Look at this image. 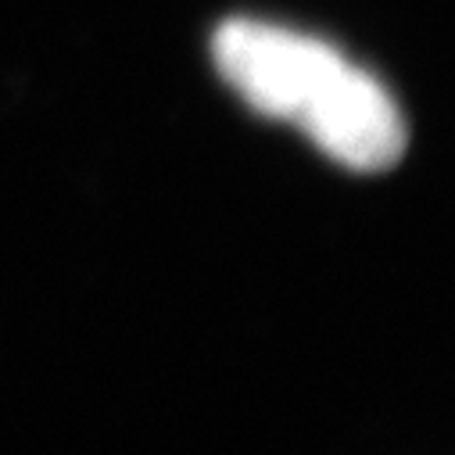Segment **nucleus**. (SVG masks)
<instances>
[{"label":"nucleus","mask_w":455,"mask_h":455,"mask_svg":"<svg viewBox=\"0 0 455 455\" xmlns=\"http://www.w3.org/2000/svg\"><path fill=\"white\" fill-rule=\"evenodd\" d=\"M212 61L251 111L298 126L330 162L387 172L405 155L395 97L330 44L251 19L222 22Z\"/></svg>","instance_id":"1"}]
</instances>
